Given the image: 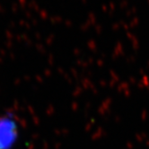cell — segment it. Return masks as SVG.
I'll list each match as a JSON object with an SVG mask.
<instances>
[{
  "label": "cell",
  "instance_id": "obj_1",
  "mask_svg": "<svg viewBox=\"0 0 149 149\" xmlns=\"http://www.w3.org/2000/svg\"><path fill=\"white\" fill-rule=\"evenodd\" d=\"M20 136V126L12 112L0 115V149H14Z\"/></svg>",
  "mask_w": 149,
  "mask_h": 149
}]
</instances>
